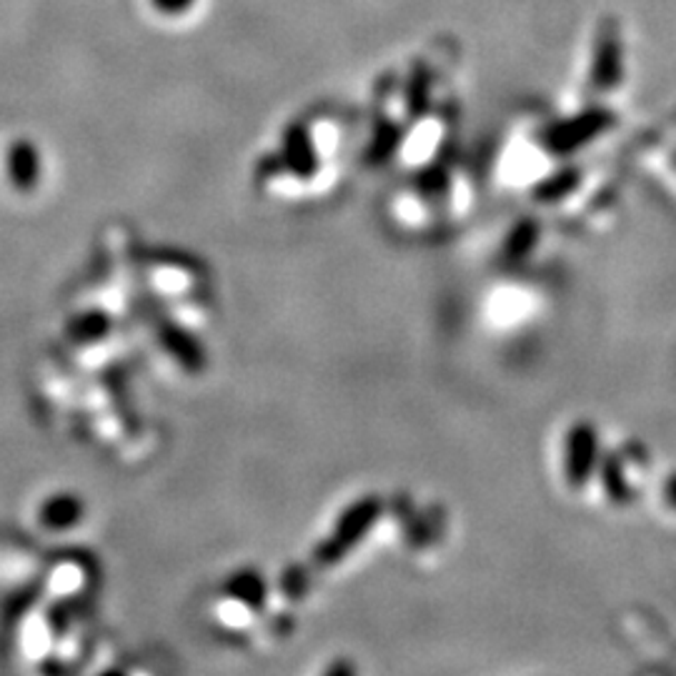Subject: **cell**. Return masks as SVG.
<instances>
[{
  "label": "cell",
  "instance_id": "1",
  "mask_svg": "<svg viewBox=\"0 0 676 676\" xmlns=\"http://www.w3.org/2000/svg\"><path fill=\"white\" fill-rule=\"evenodd\" d=\"M599 463V433L594 423L581 421L571 427L564 447V473L574 489H581L589 483L594 469Z\"/></svg>",
  "mask_w": 676,
  "mask_h": 676
},
{
  "label": "cell",
  "instance_id": "2",
  "mask_svg": "<svg viewBox=\"0 0 676 676\" xmlns=\"http://www.w3.org/2000/svg\"><path fill=\"white\" fill-rule=\"evenodd\" d=\"M594 88L609 90L619 84L621 78V48L617 26L607 23L599 33L597 58H594Z\"/></svg>",
  "mask_w": 676,
  "mask_h": 676
},
{
  "label": "cell",
  "instance_id": "3",
  "mask_svg": "<svg viewBox=\"0 0 676 676\" xmlns=\"http://www.w3.org/2000/svg\"><path fill=\"white\" fill-rule=\"evenodd\" d=\"M611 114L607 110H597V114H587L581 116L577 120H569V124H564L559 128V136H557V144L561 150H569V148H577L581 144H587V140H591L597 134H601L604 128L611 126Z\"/></svg>",
  "mask_w": 676,
  "mask_h": 676
},
{
  "label": "cell",
  "instance_id": "4",
  "mask_svg": "<svg viewBox=\"0 0 676 676\" xmlns=\"http://www.w3.org/2000/svg\"><path fill=\"white\" fill-rule=\"evenodd\" d=\"M10 178L13 184L20 188H33L38 180V154L36 148L28 144V140H20L13 148H10Z\"/></svg>",
  "mask_w": 676,
  "mask_h": 676
},
{
  "label": "cell",
  "instance_id": "5",
  "mask_svg": "<svg viewBox=\"0 0 676 676\" xmlns=\"http://www.w3.org/2000/svg\"><path fill=\"white\" fill-rule=\"evenodd\" d=\"M43 521L48 527H70L76 521V501L58 499L43 509Z\"/></svg>",
  "mask_w": 676,
  "mask_h": 676
},
{
  "label": "cell",
  "instance_id": "6",
  "mask_svg": "<svg viewBox=\"0 0 676 676\" xmlns=\"http://www.w3.org/2000/svg\"><path fill=\"white\" fill-rule=\"evenodd\" d=\"M604 487L611 493L614 501H627L629 499V487L624 483L621 473L617 469V461H609L607 467H604Z\"/></svg>",
  "mask_w": 676,
  "mask_h": 676
},
{
  "label": "cell",
  "instance_id": "7",
  "mask_svg": "<svg viewBox=\"0 0 676 676\" xmlns=\"http://www.w3.org/2000/svg\"><path fill=\"white\" fill-rule=\"evenodd\" d=\"M664 499H667L676 509V473L672 479H667V483H664Z\"/></svg>",
  "mask_w": 676,
  "mask_h": 676
}]
</instances>
